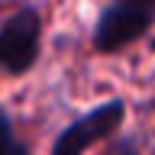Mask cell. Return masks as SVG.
I'll return each instance as SVG.
<instances>
[{"label": "cell", "instance_id": "3", "mask_svg": "<svg viewBox=\"0 0 155 155\" xmlns=\"http://www.w3.org/2000/svg\"><path fill=\"white\" fill-rule=\"evenodd\" d=\"M123 116H126V104L120 97H110L107 104H100V107H94V110H87L84 116L71 120V123L55 136L52 155H84L94 142H100V139H107L113 129H120Z\"/></svg>", "mask_w": 155, "mask_h": 155}, {"label": "cell", "instance_id": "1", "mask_svg": "<svg viewBox=\"0 0 155 155\" xmlns=\"http://www.w3.org/2000/svg\"><path fill=\"white\" fill-rule=\"evenodd\" d=\"M42 42V16L36 7H23L0 23V71L26 74L39 58Z\"/></svg>", "mask_w": 155, "mask_h": 155}, {"label": "cell", "instance_id": "7", "mask_svg": "<svg viewBox=\"0 0 155 155\" xmlns=\"http://www.w3.org/2000/svg\"><path fill=\"white\" fill-rule=\"evenodd\" d=\"M13 155H29V149H26L23 142H19V145H16V152H13Z\"/></svg>", "mask_w": 155, "mask_h": 155}, {"label": "cell", "instance_id": "2", "mask_svg": "<svg viewBox=\"0 0 155 155\" xmlns=\"http://www.w3.org/2000/svg\"><path fill=\"white\" fill-rule=\"evenodd\" d=\"M152 23H155V10L136 7V3H126V0H113V3L97 16L91 45H94L97 55H113L120 48L139 42V39L152 29Z\"/></svg>", "mask_w": 155, "mask_h": 155}, {"label": "cell", "instance_id": "5", "mask_svg": "<svg viewBox=\"0 0 155 155\" xmlns=\"http://www.w3.org/2000/svg\"><path fill=\"white\" fill-rule=\"evenodd\" d=\"M136 152H139L136 139H123V142H116V145H113V149H110L107 155H136Z\"/></svg>", "mask_w": 155, "mask_h": 155}, {"label": "cell", "instance_id": "6", "mask_svg": "<svg viewBox=\"0 0 155 155\" xmlns=\"http://www.w3.org/2000/svg\"><path fill=\"white\" fill-rule=\"evenodd\" d=\"M126 3H136V7H145V10H155V0H126Z\"/></svg>", "mask_w": 155, "mask_h": 155}, {"label": "cell", "instance_id": "4", "mask_svg": "<svg viewBox=\"0 0 155 155\" xmlns=\"http://www.w3.org/2000/svg\"><path fill=\"white\" fill-rule=\"evenodd\" d=\"M16 139H13V126H10L7 110H0V155H13L16 152Z\"/></svg>", "mask_w": 155, "mask_h": 155}]
</instances>
